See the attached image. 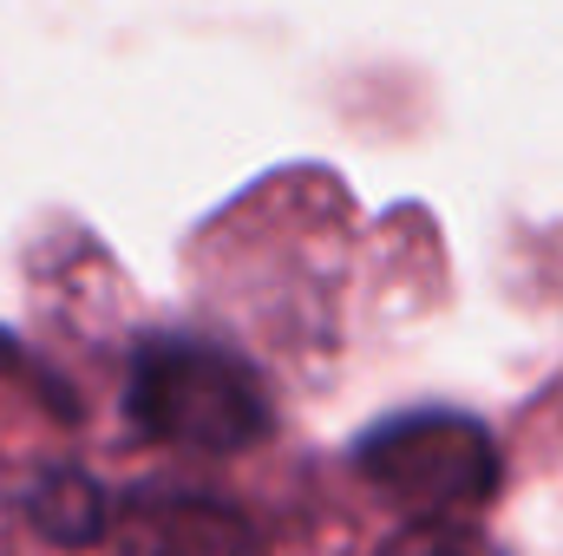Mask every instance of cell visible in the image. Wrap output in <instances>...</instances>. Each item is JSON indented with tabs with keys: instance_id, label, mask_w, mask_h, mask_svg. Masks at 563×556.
Wrapping results in <instances>:
<instances>
[{
	"instance_id": "cell-1",
	"label": "cell",
	"mask_w": 563,
	"mask_h": 556,
	"mask_svg": "<svg viewBox=\"0 0 563 556\" xmlns=\"http://www.w3.org/2000/svg\"><path fill=\"white\" fill-rule=\"evenodd\" d=\"M125 413L144 438L157 445H184V452H250L269 438L276 407L263 374L230 354L223 341L203 334H157L144 341L125 380Z\"/></svg>"
},
{
	"instance_id": "cell-2",
	"label": "cell",
	"mask_w": 563,
	"mask_h": 556,
	"mask_svg": "<svg viewBox=\"0 0 563 556\" xmlns=\"http://www.w3.org/2000/svg\"><path fill=\"white\" fill-rule=\"evenodd\" d=\"M361 478L407 518H472L498 491V445L465 413H400L354 445Z\"/></svg>"
},
{
	"instance_id": "cell-3",
	"label": "cell",
	"mask_w": 563,
	"mask_h": 556,
	"mask_svg": "<svg viewBox=\"0 0 563 556\" xmlns=\"http://www.w3.org/2000/svg\"><path fill=\"white\" fill-rule=\"evenodd\" d=\"M144 556H256V537L217 498H157L144 511Z\"/></svg>"
},
{
	"instance_id": "cell-4",
	"label": "cell",
	"mask_w": 563,
	"mask_h": 556,
	"mask_svg": "<svg viewBox=\"0 0 563 556\" xmlns=\"http://www.w3.org/2000/svg\"><path fill=\"white\" fill-rule=\"evenodd\" d=\"M26 518H33V531L53 537V544H92V537L106 531V498H99V485H92L86 471L53 465L46 478H33Z\"/></svg>"
},
{
	"instance_id": "cell-5",
	"label": "cell",
	"mask_w": 563,
	"mask_h": 556,
	"mask_svg": "<svg viewBox=\"0 0 563 556\" xmlns=\"http://www.w3.org/2000/svg\"><path fill=\"white\" fill-rule=\"evenodd\" d=\"M380 556H505L485 531H472L465 518H413L400 537H387Z\"/></svg>"
}]
</instances>
